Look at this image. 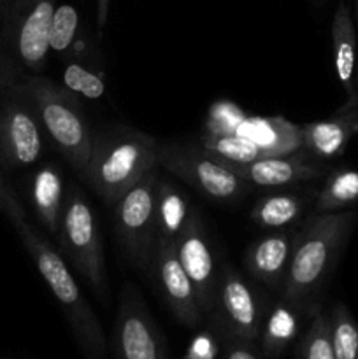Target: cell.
Returning a JSON list of instances; mask_svg holds the SVG:
<instances>
[{"label":"cell","mask_w":358,"mask_h":359,"mask_svg":"<svg viewBox=\"0 0 358 359\" xmlns=\"http://www.w3.org/2000/svg\"><path fill=\"white\" fill-rule=\"evenodd\" d=\"M357 210L314 214L297 231L290 265L279 290L281 300L309 312L325 290L357 224Z\"/></svg>","instance_id":"obj_1"},{"label":"cell","mask_w":358,"mask_h":359,"mask_svg":"<svg viewBox=\"0 0 358 359\" xmlns=\"http://www.w3.org/2000/svg\"><path fill=\"white\" fill-rule=\"evenodd\" d=\"M316 193H270L256 200L251 210V221L265 230H283L300 219L304 210L314 203Z\"/></svg>","instance_id":"obj_19"},{"label":"cell","mask_w":358,"mask_h":359,"mask_svg":"<svg viewBox=\"0 0 358 359\" xmlns=\"http://www.w3.org/2000/svg\"><path fill=\"white\" fill-rule=\"evenodd\" d=\"M18 235L23 242L25 249L34 259L39 273L51 290L53 297L62 307L69 323L77 346L83 351L86 359H105L107 356V340L104 328L98 321L97 314L91 309L90 302L77 286L76 279L70 273L65 259L53 248L51 242L42 237L28 221L16 226Z\"/></svg>","instance_id":"obj_3"},{"label":"cell","mask_w":358,"mask_h":359,"mask_svg":"<svg viewBox=\"0 0 358 359\" xmlns=\"http://www.w3.org/2000/svg\"><path fill=\"white\" fill-rule=\"evenodd\" d=\"M44 151V130L23 84H13L0 100V156L9 167L34 165Z\"/></svg>","instance_id":"obj_9"},{"label":"cell","mask_w":358,"mask_h":359,"mask_svg":"<svg viewBox=\"0 0 358 359\" xmlns=\"http://www.w3.org/2000/svg\"><path fill=\"white\" fill-rule=\"evenodd\" d=\"M63 86L74 95H79L83 98L97 100L105 93V81L100 74L91 67L84 65L81 60L70 58L63 67Z\"/></svg>","instance_id":"obj_26"},{"label":"cell","mask_w":358,"mask_h":359,"mask_svg":"<svg viewBox=\"0 0 358 359\" xmlns=\"http://www.w3.org/2000/svg\"><path fill=\"white\" fill-rule=\"evenodd\" d=\"M246 112L237 104L228 100H220L213 104L207 111L206 133H237L239 125L244 121Z\"/></svg>","instance_id":"obj_28"},{"label":"cell","mask_w":358,"mask_h":359,"mask_svg":"<svg viewBox=\"0 0 358 359\" xmlns=\"http://www.w3.org/2000/svg\"><path fill=\"white\" fill-rule=\"evenodd\" d=\"M79 35V14L72 6H58L55 9L49 34V48L58 55H65L76 44Z\"/></svg>","instance_id":"obj_27"},{"label":"cell","mask_w":358,"mask_h":359,"mask_svg":"<svg viewBox=\"0 0 358 359\" xmlns=\"http://www.w3.org/2000/svg\"><path fill=\"white\" fill-rule=\"evenodd\" d=\"M30 200L42 226L56 237L63 210V177L56 165L48 163L34 174Z\"/></svg>","instance_id":"obj_20"},{"label":"cell","mask_w":358,"mask_h":359,"mask_svg":"<svg viewBox=\"0 0 358 359\" xmlns=\"http://www.w3.org/2000/svg\"><path fill=\"white\" fill-rule=\"evenodd\" d=\"M221 340V359H267L256 346V342H244L237 339H220Z\"/></svg>","instance_id":"obj_30"},{"label":"cell","mask_w":358,"mask_h":359,"mask_svg":"<svg viewBox=\"0 0 358 359\" xmlns=\"http://www.w3.org/2000/svg\"><path fill=\"white\" fill-rule=\"evenodd\" d=\"M192 212L193 207H190L185 193L174 182L160 177L157 189V244H175L181 231L188 224Z\"/></svg>","instance_id":"obj_21"},{"label":"cell","mask_w":358,"mask_h":359,"mask_svg":"<svg viewBox=\"0 0 358 359\" xmlns=\"http://www.w3.org/2000/svg\"><path fill=\"white\" fill-rule=\"evenodd\" d=\"M158 168L140 179L112 207L116 238L126 259L139 270L150 269L157 248Z\"/></svg>","instance_id":"obj_6"},{"label":"cell","mask_w":358,"mask_h":359,"mask_svg":"<svg viewBox=\"0 0 358 359\" xmlns=\"http://www.w3.org/2000/svg\"><path fill=\"white\" fill-rule=\"evenodd\" d=\"M297 231L276 230L263 235L253 242L244 255V265L248 272L265 284L269 290L279 293L290 265Z\"/></svg>","instance_id":"obj_15"},{"label":"cell","mask_w":358,"mask_h":359,"mask_svg":"<svg viewBox=\"0 0 358 359\" xmlns=\"http://www.w3.org/2000/svg\"><path fill=\"white\" fill-rule=\"evenodd\" d=\"M269 307L258 293L244 280V277L225 265L220 276L213 325L220 339H237L244 342H258L260 330Z\"/></svg>","instance_id":"obj_8"},{"label":"cell","mask_w":358,"mask_h":359,"mask_svg":"<svg viewBox=\"0 0 358 359\" xmlns=\"http://www.w3.org/2000/svg\"><path fill=\"white\" fill-rule=\"evenodd\" d=\"M0 210L7 216V219L13 223V226H20L21 223L27 221V212H25L23 205L18 200V196L14 195V191L11 189V186L7 184L6 179H4L2 170H0Z\"/></svg>","instance_id":"obj_29"},{"label":"cell","mask_w":358,"mask_h":359,"mask_svg":"<svg viewBox=\"0 0 358 359\" xmlns=\"http://www.w3.org/2000/svg\"><path fill=\"white\" fill-rule=\"evenodd\" d=\"M237 133L251 140L267 156H284L304 149L302 126L283 116H246Z\"/></svg>","instance_id":"obj_16"},{"label":"cell","mask_w":358,"mask_h":359,"mask_svg":"<svg viewBox=\"0 0 358 359\" xmlns=\"http://www.w3.org/2000/svg\"><path fill=\"white\" fill-rule=\"evenodd\" d=\"M207 153L225 163L227 167L234 165L253 163L256 160L267 158V154L251 140L244 139L239 133H206L200 135V144Z\"/></svg>","instance_id":"obj_23"},{"label":"cell","mask_w":358,"mask_h":359,"mask_svg":"<svg viewBox=\"0 0 358 359\" xmlns=\"http://www.w3.org/2000/svg\"><path fill=\"white\" fill-rule=\"evenodd\" d=\"M300 126L305 153L316 160L340 156L354 133H358V98H347L332 118Z\"/></svg>","instance_id":"obj_14"},{"label":"cell","mask_w":358,"mask_h":359,"mask_svg":"<svg viewBox=\"0 0 358 359\" xmlns=\"http://www.w3.org/2000/svg\"><path fill=\"white\" fill-rule=\"evenodd\" d=\"M314 314L316 312L304 311V309L295 307V305L279 298L267 311L262 330H260L258 347L263 356L269 359L283 356L288 347L297 339L298 333H300L302 321H304L305 316L312 318Z\"/></svg>","instance_id":"obj_17"},{"label":"cell","mask_w":358,"mask_h":359,"mask_svg":"<svg viewBox=\"0 0 358 359\" xmlns=\"http://www.w3.org/2000/svg\"><path fill=\"white\" fill-rule=\"evenodd\" d=\"M21 84L37 111L44 135L83 179L91 156L93 135L77 97L63 84L41 76H28Z\"/></svg>","instance_id":"obj_4"},{"label":"cell","mask_w":358,"mask_h":359,"mask_svg":"<svg viewBox=\"0 0 358 359\" xmlns=\"http://www.w3.org/2000/svg\"><path fill=\"white\" fill-rule=\"evenodd\" d=\"M249 186L283 188L298 182L316 181L326 174L325 167L304 149L284 156H267L253 163L230 167Z\"/></svg>","instance_id":"obj_13"},{"label":"cell","mask_w":358,"mask_h":359,"mask_svg":"<svg viewBox=\"0 0 358 359\" xmlns=\"http://www.w3.org/2000/svg\"><path fill=\"white\" fill-rule=\"evenodd\" d=\"M147 270L153 272L154 283L174 318L188 328L199 326L204 312L197 298L195 286L179 262L175 244L158 242Z\"/></svg>","instance_id":"obj_12"},{"label":"cell","mask_w":358,"mask_h":359,"mask_svg":"<svg viewBox=\"0 0 358 359\" xmlns=\"http://www.w3.org/2000/svg\"><path fill=\"white\" fill-rule=\"evenodd\" d=\"M330 342L336 359H358V323L344 304H336L329 312Z\"/></svg>","instance_id":"obj_24"},{"label":"cell","mask_w":358,"mask_h":359,"mask_svg":"<svg viewBox=\"0 0 358 359\" xmlns=\"http://www.w3.org/2000/svg\"><path fill=\"white\" fill-rule=\"evenodd\" d=\"M158 167L188 182L202 195L218 202H235L248 193L249 184L230 167L207 153L202 146L165 144L158 149Z\"/></svg>","instance_id":"obj_7"},{"label":"cell","mask_w":358,"mask_h":359,"mask_svg":"<svg viewBox=\"0 0 358 359\" xmlns=\"http://www.w3.org/2000/svg\"><path fill=\"white\" fill-rule=\"evenodd\" d=\"M332 49L337 79L346 90L347 98H358L357 58L358 35L346 0H340L332 21Z\"/></svg>","instance_id":"obj_18"},{"label":"cell","mask_w":358,"mask_h":359,"mask_svg":"<svg viewBox=\"0 0 358 359\" xmlns=\"http://www.w3.org/2000/svg\"><path fill=\"white\" fill-rule=\"evenodd\" d=\"M357 21H358V0H357Z\"/></svg>","instance_id":"obj_33"},{"label":"cell","mask_w":358,"mask_h":359,"mask_svg":"<svg viewBox=\"0 0 358 359\" xmlns=\"http://www.w3.org/2000/svg\"><path fill=\"white\" fill-rule=\"evenodd\" d=\"M55 238L60 244V251L72 262L74 269L90 284L97 297L102 302L107 300L104 248L97 214L76 182H70L63 200L58 233Z\"/></svg>","instance_id":"obj_5"},{"label":"cell","mask_w":358,"mask_h":359,"mask_svg":"<svg viewBox=\"0 0 358 359\" xmlns=\"http://www.w3.org/2000/svg\"><path fill=\"white\" fill-rule=\"evenodd\" d=\"M160 144L147 133L128 126H114L93 137L91 156L83 181L107 207L158 167Z\"/></svg>","instance_id":"obj_2"},{"label":"cell","mask_w":358,"mask_h":359,"mask_svg":"<svg viewBox=\"0 0 358 359\" xmlns=\"http://www.w3.org/2000/svg\"><path fill=\"white\" fill-rule=\"evenodd\" d=\"M186 359H214V347L209 340H202V342H197L195 346H192L188 356Z\"/></svg>","instance_id":"obj_31"},{"label":"cell","mask_w":358,"mask_h":359,"mask_svg":"<svg viewBox=\"0 0 358 359\" xmlns=\"http://www.w3.org/2000/svg\"><path fill=\"white\" fill-rule=\"evenodd\" d=\"M116 359H168L167 342L133 283L119 293L114 323Z\"/></svg>","instance_id":"obj_10"},{"label":"cell","mask_w":358,"mask_h":359,"mask_svg":"<svg viewBox=\"0 0 358 359\" xmlns=\"http://www.w3.org/2000/svg\"><path fill=\"white\" fill-rule=\"evenodd\" d=\"M175 252L186 276L195 286L204 316H209L216 304L221 272L218 273L216 270L213 248H211L206 226L197 209H193L188 224L175 241Z\"/></svg>","instance_id":"obj_11"},{"label":"cell","mask_w":358,"mask_h":359,"mask_svg":"<svg viewBox=\"0 0 358 359\" xmlns=\"http://www.w3.org/2000/svg\"><path fill=\"white\" fill-rule=\"evenodd\" d=\"M358 203V170L344 168L326 177L323 188L316 193L314 214L350 210Z\"/></svg>","instance_id":"obj_22"},{"label":"cell","mask_w":358,"mask_h":359,"mask_svg":"<svg viewBox=\"0 0 358 359\" xmlns=\"http://www.w3.org/2000/svg\"><path fill=\"white\" fill-rule=\"evenodd\" d=\"M297 359H336L330 342L329 314L318 311L297 346Z\"/></svg>","instance_id":"obj_25"},{"label":"cell","mask_w":358,"mask_h":359,"mask_svg":"<svg viewBox=\"0 0 358 359\" xmlns=\"http://www.w3.org/2000/svg\"><path fill=\"white\" fill-rule=\"evenodd\" d=\"M109 0H98V7H100V27L104 25L105 20V7H107Z\"/></svg>","instance_id":"obj_32"}]
</instances>
